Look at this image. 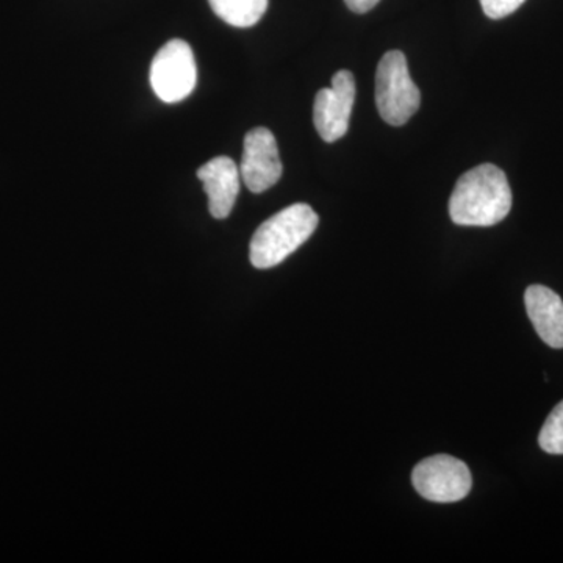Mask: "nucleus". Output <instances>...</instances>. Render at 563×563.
Instances as JSON below:
<instances>
[{
    "mask_svg": "<svg viewBox=\"0 0 563 563\" xmlns=\"http://www.w3.org/2000/svg\"><path fill=\"white\" fill-rule=\"evenodd\" d=\"M512 209V190L506 173L492 163L463 174L450 198V217L459 225L488 228Z\"/></svg>",
    "mask_w": 563,
    "mask_h": 563,
    "instance_id": "nucleus-1",
    "label": "nucleus"
},
{
    "mask_svg": "<svg viewBox=\"0 0 563 563\" xmlns=\"http://www.w3.org/2000/svg\"><path fill=\"white\" fill-rule=\"evenodd\" d=\"M317 211L307 203H292L263 222L251 240L250 257L257 269L279 265L317 231Z\"/></svg>",
    "mask_w": 563,
    "mask_h": 563,
    "instance_id": "nucleus-2",
    "label": "nucleus"
},
{
    "mask_svg": "<svg viewBox=\"0 0 563 563\" xmlns=\"http://www.w3.org/2000/svg\"><path fill=\"white\" fill-rule=\"evenodd\" d=\"M421 92L410 77L406 55L390 51L376 70V106L387 124H406L420 109Z\"/></svg>",
    "mask_w": 563,
    "mask_h": 563,
    "instance_id": "nucleus-3",
    "label": "nucleus"
},
{
    "mask_svg": "<svg viewBox=\"0 0 563 563\" xmlns=\"http://www.w3.org/2000/svg\"><path fill=\"white\" fill-rule=\"evenodd\" d=\"M152 90L166 103L184 101L198 81L195 54L184 40H172L155 55L151 66Z\"/></svg>",
    "mask_w": 563,
    "mask_h": 563,
    "instance_id": "nucleus-4",
    "label": "nucleus"
},
{
    "mask_svg": "<svg viewBox=\"0 0 563 563\" xmlns=\"http://www.w3.org/2000/svg\"><path fill=\"white\" fill-rule=\"evenodd\" d=\"M415 490L432 503H457L472 492L473 477L466 463L451 455L424 459L412 473Z\"/></svg>",
    "mask_w": 563,
    "mask_h": 563,
    "instance_id": "nucleus-5",
    "label": "nucleus"
},
{
    "mask_svg": "<svg viewBox=\"0 0 563 563\" xmlns=\"http://www.w3.org/2000/svg\"><path fill=\"white\" fill-rule=\"evenodd\" d=\"M354 101L355 79L351 70L333 74L332 87L318 91L313 103V122L325 143H333L346 135Z\"/></svg>",
    "mask_w": 563,
    "mask_h": 563,
    "instance_id": "nucleus-6",
    "label": "nucleus"
},
{
    "mask_svg": "<svg viewBox=\"0 0 563 563\" xmlns=\"http://www.w3.org/2000/svg\"><path fill=\"white\" fill-rule=\"evenodd\" d=\"M282 162L276 136L266 128H255L244 136L240 176L250 191L269 190L282 177Z\"/></svg>",
    "mask_w": 563,
    "mask_h": 563,
    "instance_id": "nucleus-7",
    "label": "nucleus"
},
{
    "mask_svg": "<svg viewBox=\"0 0 563 563\" xmlns=\"http://www.w3.org/2000/svg\"><path fill=\"white\" fill-rule=\"evenodd\" d=\"M199 180L209 196V210L217 220L231 214L240 192V168L229 157H217L198 169Z\"/></svg>",
    "mask_w": 563,
    "mask_h": 563,
    "instance_id": "nucleus-8",
    "label": "nucleus"
},
{
    "mask_svg": "<svg viewBox=\"0 0 563 563\" xmlns=\"http://www.w3.org/2000/svg\"><path fill=\"white\" fill-rule=\"evenodd\" d=\"M526 310L533 329L548 346L563 347V301L543 285H531L525 292Z\"/></svg>",
    "mask_w": 563,
    "mask_h": 563,
    "instance_id": "nucleus-9",
    "label": "nucleus"
},
{
    "mask_svg": "<svg viewBox=\"0 0 563 563\" xmlns=\"http://www.w3.org/2000/svg\"><path fill=\"white\" fill-rule=\"evenodd\" d=\"M209 3L218 18L240 29L257 24L268 9V0H209Z\"/></svg>",
    "mask_w": 563,
    "mask_h": 563,
    "instance_id": "nucleus-10",
    "label": "nucleus"
},
{
    "mask_svg": "<svg viewBox=\"0 0 563 563\" xmlns=\"http://www.w3.org/2000/svg\"><path fill=\"white\" fill-rule=\"evenodd\" d=\"M540 448L548 454H563V401L554 407L544 421L539 437Z\"/></svg>",
    "mask_w": 563,
    "mask_h": 563,
    "instance_id": "nucleus-11",
    "label": "nucleus"
},
{
    "mask_svg": "<svg viewBox=\"0 0 563 563\" xmlns=\"http://www.w3.org/2000/svg\"><path fill=\"white\" fill-rule=\"evenodd\" d=\"M483 5L484 13L487 14L490 20H503V18L509 16L515 13L526 0H479Z\"/></svg>",
    "mask_w": 563,
    "mask_h": 563,
    "instance_id": "nucleus-12",
    "label": "nucleus"
},
{
    "mask_svg": "<svg viewBox=\"0 0 563 563\" xmlns=\"http://www.w3.org/2000/svg\"><path fill=\"white\" fill-rule=\"evenodd\" d=\"M379 2L380 0H344L347 9L357 14L368 13V11L373 10Z\"/></svg>",
    "mask_w": 563,
    "mask_h": 563,
    "instance_id": "nucleus-13",
    "label": "nucleus"
}]
</instances>
